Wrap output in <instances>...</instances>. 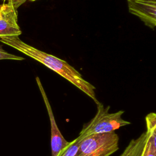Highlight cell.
I'll use <instances>...</instances> for the list:
<instances>
[{
  "mask_svg": "<svg viewBox=\"0 0 156 156\" xmlns=\"http://www.w3.org/2000/svg\"><path fill=\"white\" fill-rule=\"evenodd\" d=\"M0 41L41 63L84 92L96 104L99 102L94 92L95 87L88 81L83 79L79 72L65 60H61L54 55L47 54L25 43L20 40L19 36L2 37L0 38Z\"/></svg>",
  "mask_w": 156,
  "mask_h": 156,
  "instance_id": "1",
  "label": "cell"
},
{
  "mask_svg": "<svg viewBox=\"0 0 156 156\" xmlns=\"http://www.w3.org/2000/svg\"><path fill=\"white\" fill-rule=\"evenodd\" d=\"M110 107H104L99 102L97 104V113L90 123L80 132L78 139L81 141L83 138L92 134L114 132L121 127L130 124L122 118L124 111L109 113Z\"/></svg>",
  "mask_w": 156,
  "mask_h": 156,
  "instance_id": "2",
  "label": "cell"
},
{
  "mask_svg": "<svg viewBox=\"0 0 156 156\" xmlns=\"http://www.w3.org/2000/svg\"><path fill=\"white\" fill-rule=\"evenodd\" d=\"M118 142L115 132L92 134L80 141L76 156H110L118 150Z\"/></svg>",
  "mask_w": 156,
  "mask_h": 156,
  "instance_id": "3",
  "label": "cell"
},
{
  "mask_svg": "<svg viewBox=\"0 0 156 156\" xmlns=\"http://www.w3.org/2000/svg\"><path fill=\"white\" fill-rule=\"evenodd\" d=\"M147 130L126 147L128 156H156V115L150 113L145 118Z\"/></svg>",
  "mask_w": 156,
  "mask_h": 156,
  "instance_id": "4",
  "label": "cell"
},
{
  "mask_svg": "<svg viewBox=\"0 0 156 156\" xmlns=\"http://www.w3.org/2000/svg\"><path fill=\"white\" fill-rule=\"evenodd\" d=\"M130 13L138 16L151 29L156 26V1L127 0Z\"/></svg>",
  "mask_w": 156,
  "mask_h": 156,
  "instance_id": "5",
  "label": "cell"
},
{
  "mask_svg": "<svg viewBox=\"0 0 156 156\" xmlns=\"http://www.w3.org/2000/svg\"><path fill=\"white\" fill-rule=\"evenodd\" d=\"M36 79H37V82L38 83V87L41 90V94H42L44 102L45 103L48 113L49 115V118L50 119V122H51V146L52 156H56L57 154L59 152V151L68 144V141H67L64 138L63 136L62 135L61 132H60V130L58 129L57 126L50 104L45 94V92L43 90V88L40 82V79H38V77H37Z\"/></svg>",
  "mask_w": 156,
  "mask_h": 156,
  "instance_id": "6",
  "label": "cell"
},
{
  "mask_svg": "<svg viewBox=\"0 0 156 156\" xmlns=\"http://www.w3.org/2000/svg\"><path fill=\"white\" fill-rule=\"evenodd\" d=\"M21 30L18 24V16L0 20V38L20 36Z\"/></svg>",
  "mask_w": 156,
  "mask_h": 156,
  "instance_id": "7",
  "label": "cell"
},
{
  "mask_svg": "<svg viewBox=\"0 0 156 156\" xmlns=\"http://www.w3.org/2000/svg\"><path fill=\"white\" fill-rule=\"evenodd\" d=\"M80 141L77 137L74 140L68 142V144L62 149L56 156H76Z\"/></svg>",
  "mask_w": 156,
  "mask_h": 156,
  "instance_id": "8",
  "label": "cell"
},
{
  "mask_svg": "<svg viewBox=\"0 0 156 156\" xmlns=\"http://www.w3.org/2000/svg\"><path fill=\"white\" fill-rule=\"evenodd\" d=\"M12 16H18V11L8 4H0V20Z\"/></svg>",
  "mask_w": 156,
  "mask_h": 156,
  "instance_id": "9",
  "label": "cell"
},
{
  "mask_svg": "<svg viewBox=\"0 0 156 156\" xmlns=\"http://www.w3.org/2000/svg\"><path fill=\"white\" fill-rule=\"evenodd\" d=\"M0 60H23L24 58L20 56H16L4 50L2 46L0 45Z\"/></svg>",
  "mask_w": 156,
  "mask_h": 156,
  "instance_id": "10",
  "label": "cell"
},
{
  "mask_svg": "<svg viewBox=\"0 0 156 156\" xmlns=\"http://www.w3.org/2000/svg\"><path fill=\"white\" fill-rule=\"evenodd\" d=\"M4 4H8L12 5L13 8L17 10V9L24 3L26 0H2Z\"/></svg>",
  "mask_w": 156,
  "mask_h": 156,
  "instance_id": "11",
  "label": "cell"
},
{
  "mask_svg": "<svg viewBox=\"0 0 156 156\" xmlns=\"http://www.w3.org/2000/svg\"><path fill=\"white\" fill-rule=\"evenodd\" d=\"M120 156H128V150L127 147L125 149V150Z\"/></svg>",
  "mask_w": 156,
  "mask_h": 156,
  "instance_id": "12",
  "label": "cell"
},
{
  "mask_svg": "<svg viewBox=\"0 0 156 156\" xmlns=\"http://www.w3.org/2000/svg\"><path fill=\"white\" fill-rule=\"evenodd\" d=\"M30 1H36V0H30Z\"/></svg>",
  "mask_w": 156,
  "mask_h": 156,
  "instance_id": "13",
  "label": "cell"
},
{
  "mask_svg": "<svg viewBox=\"0 0 156 156\" xmlns=\"http://www.w3.org/2000/svg\"><path fill=\"white\" fill-rule=\"evenodd\" d=\"M152 1H156V0H152Z\"/></svg>",
  "mask_w": 156,
  "mask_h": 156,
  "instance_id": "14",
  "label": "cell"
}]
</instances>
